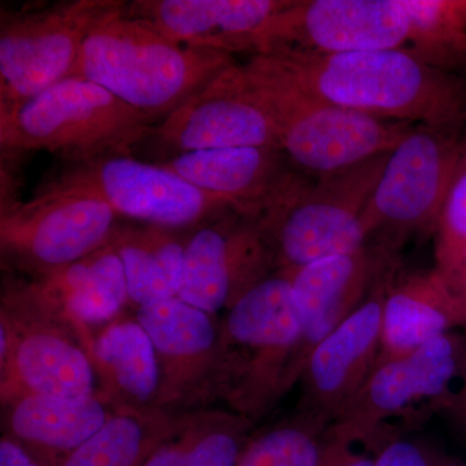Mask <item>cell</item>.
Returning a JSON list of instances; mask_svg holds the SVG:
<instances>
[{"label":"cell","mask_w":466,"mask_h":466,"mask_svg":"<svg viewBox=\"0 0 466 466\" xmlns=\"http://www.w3.org/2000/svg\"><path fill=\"white\" fill-rule=\"evenodd\" d=\"M150 139L175 156L240 147L279 149L271 116L238 63L159 121Z\"/></svg>","instance_id":"cell-14"},{"label":"cell","mask_w":466,"mask_h":466,"mask_svg":"<svg viewBox=\"0 0 466 466\" xmlns=\"http://www.w3.org/2000/svg\"><path fill=\"white\" fill-rule=\"evenodd\" d=\"M350 441L328 437L319 466H375V459L352 449Z\"/></svg>","instance_id":"cell-33"},{"label":"cell","mask_w":466,"mask_h":466,"mask_svg":"<svg viewBox=\"0 0 466 466\" xmlns=\"http://www.w3.org/2000/svg\"><path fill=\"white\" fill-rule=\"evenodd\" d=\"M462 354L464 342L450 332L406 357L377 361L357 398L328 428V437L350 443L370 440L413 401L444 397L461 373Z\"/></svg>","instance_id":"cell-17"},{"label":"cell","mask_w":466,"mask_h":466,"mask_svg":"<svg viewBox=\"0 0 466 466\" xmlns=\"http://www.w3.org/2000/svg\"><path fill=\"white\" fill-rule=\"evenodd\" d=\"M174 229L119 225L112 236L124 265L128 303L142 308L179 296L186 242Z\"/></svg>","instance_id":"cell-25"},{"label":"cell","mask_w":466,"mask_h":466,"mask_svg":"<svg viewBox=\"0 0 466 466\" xmlns=\"http://www.w3.org/2000/svg\"><path fill=\"white\" fill-rule=\"evenodd\" d=\"M254 422L232 410H208L207 424L183 466H236Z\"/></svg>","instance_id":"cell-30"},{"label":"cell","mask_w":466,"mask_h":466,"mask_svg":"<svg viewBox=\"0 0 466 466\" xmlns=\"http://www.w3.org/2000/svg\"><path fill=\"white\" fill-rule=\"evenodd\" d=\"M0 466H42L23 446L3 434L0 440Z\"/></svg>","instance_id":"cell-34"},{"label":"cell","mask_w":466,"mask_h":466,"mask_svg":"<svg viewBox=\"0 0 466 466\" xmlns=\"http://www.w3.org/2000/svg\"><path fill=\"white\" fill-rule=\"evenodd\" d=\"M157 352V408L177 412L218 398L220 320L179 297L135 312Z\"/></svg>","instance_id":"cell-16"},{"label":"cell","mask_w":466,"mask_h":466,"mask_svg":"<svg viewBox=\"0 0 466 466\" xmlns=\"http://www.w3.org/2000/svg\"><path fill=\"white\" fill-rule=\"evenodd\" d=\"M299 341L290 274L272 272L220 320L218 398L256 424L290 390Z\"/></svg>","instance_id":"cell-7"},{"label":"cell","mask_w":466,"mask_h":466,"mask_svg":"<svg viewBox=\"0 0 466 466\" xmlns=\"http://www.w3.org/2000/svg\"><path fill=\"white\" fill-rule=\"evenodd\" d=\"M126 7L119 0H73L2 12L0 109L25 103L72 76L88 35Z\"/></svg>","instance_id":"cell-8"},{"label":"cell","mask_w":466,"mask_h":466,"mask_svg":"<svg viewBox=\"0 0 466 466\" xmlns=\"http://www.w3.org/2000/svg\"><path fill=\"white\" fill-rule=\"evenodd\" d=\"M394 262V249L388 245H366L288 271L299 324L291 388L299 381L309 354L366 300L377 279Z\"/></svg>","instance_id":"cell-18"},{"label":"cell","mask_w":466,"mask_h":466,"mask_svg":"<svg viewBox=\"0 0 466 466\" xmlns=\"http://www.w3.org/2000/svg\"><path fill=\"white\" fill-rule=\"evenodd\" d=\"M192 186L231 205L236 213L254 219L290 167L280 150L240 147L180 153L161 162Z\"/></svg>","instance_id":"cell-21"},{"label":"cell","mask_w":466,"mask_h":466,"mask_svg":"<svg viewBox=\"0 0 466 466\" xmlns=\"http://www.w3.org/2000/svg\"><path fill=\"white\" fill-rule=\"evenodd\" d=\"M408 50L446 72L466 69V0H403Z\"/></svg>","instance_id":"cell-27"},{"label":"cell","mask_w":466,"mask_h":466,"mask_svg":"<svg viewBox=\"0 0 466 466\" xmlns=\"http://www.w3.org/2000/svg\"><path fill=\"white\" fill-rule=\"evenodd\" d=\"M275 272L253 219L226 210L187 238L179 299L217 317Z\"/></svg>","instance_id":"cell-13"},{"label":"cell","mask_w":466,"mask_h":466,"mask_svg":"<svg viewBox=\"0 0 466 466\" xmlns=\"http://www.w3.org/2000/svg\"><path fill=\"white\" fill-rule=\"evenodd\" d=\"M208 410H189L183 424L147 460L144 466H183L189 451L195 446L205 424Z\"/></svg>","instance_id":"cell-31"},{"label":"cell","mask_w":466,"mask_h":466,"mask_svg":"<svg viewBox=\"0 0 466 466\" xmlns=\"http://www.w3.org/2000/svg\"><path fill=\"white\" fill-rule=\"evenodd\" d=\"M288 0H137L126 14L143 18L168 38L195 48L250 52Z\"/></svg>","instance_id":"cell-19"},{"label":"cell","mask_w":466,"mask_h":466,"mask_svg":"<svg viewBox=\"0 0 466 466\" xmlns=\"http://www.w3.org/2000/svg\"><path fill=\"white\" fill-rule=\"evenodd\" d=\"M455 327H462L458 299L437 269L392 279L383 299L379 360L406 357Z\"/></svg>","instance_id":"cell-22"},{"label":"cell","mask_w":466,"mask_h":466,"mask_svg":"<svg viewBox=\"0 0 466 466\" xmlns=\"http://www.w3.org/2000/svg\"><path fill=\"white\" fill-rule=\"evenodd\" d=\"M236 466H240V465H236Z\"/></svg>","instance_id":"cell-38"},{"label":"cell","mask_w":466,"mask_h":466,"mask_svg":"<svg viewBox=\"0 0 466 466\" xmlns=\"http://www.w3.org/2000/svg\"><path fill=\"white\" fill-rule=\"evenodd\" d=\"M2 407L3 434L17 441L42 466H61L116 410L100 395L24 394Z\"/></svg>","instance_id":"cell-20"},{"label":"cell","mask_w":466,"mask_h":466,"mask_svg":"<svg viewBox=\"0 0 466 466\" xmlns=\"http://www.w3.org/2000/svg\"><path fill=\"white\" fill-rule=\"evenodd\" d=\"M50 187L95 196L119 218L174 231L196 228L233 210L228 202L201 191L161 164H148L131 155L73 165Z\"/></svg>","instance_id":"cell-11"},{"label":"cell","mask_w":466,"mask_h":466,"mask_svg":"<svg viewBox=\"0 0 466 466\" xmlns=\"http://www.w3.org/2000/svg\"><path fill=\"white\" fill-rule=\"evenodd\" d=\"M328 426L300 413L293 421L250 438L240 466H319L323 451L321 434Z\"/></svg>","instance_id":"cell-28"},{"label":"cell","mask_w":466,"mask_h":466,"mask_svg":"<svg viewBox=\"0 0 466 466\" xmlns=\"http://www.w3.org/2000/svg\"><path fill=\"white\" fill-rule=\"evenodd\" d=\"M186 415L161 408H116L103 428L61 466H144Z\"/></svg>","instance_id":"cell-26"},{"label":"cell","mask_w":466,"mask_h":466,"mask_svg":"<svg viewBox=\"0 0 466 466\" xmlns=\"http://www.w3.org/2000/svg\"><path fill=\"white\" fill-rule=\"evenodd\" d=\"M389 153L325 177L291 167L285 171L253 219L275 271H294L368 245L363 214Z\"/></svg>","instance_id":"cell-3"},{"label":"cell","mask_w":466,"mask_h":466,"mask_svg":"<svg viewBox=\"0 0 466 466\" xmlns=\"http://www.w3.org/2000/svg\"><path fill=\"white\" fill-rule=\"evenodd\" d=\"M465 144L459 130L416 125L383 165L363 214L368 236L394 249L413 233L435 232Z\"/></svg>","instance_id":"cell-9"},{"label":"cell","mask_w":466,"mask_h":466,"mask_svg":"<svg viewBox=\"0 0 466 466\" xmlns=\"http://www.w3.org/2000/svg\"><path fill=\"white\" fill-rule=\"evenodd\" d=\"M91 358L100 397L115 408H157L159 364L148 332L137 318L106 324L92 337Z\"/></svg>","instance_id":"cell-23"},{"label":"cell","mask_w":466,"mask_h":466,"mask_svg":"<svg viewBox=\"0 0 466 466\" xmlns=\"http://www.w3.org/2000/svg\"><path fill=\"white\" fill-rule=\"evenodd\" d=\"M446 281L458 299L460 311H461L462 327L466 328V266L459 274Z\"/></svg>","instance_id":"cell-35"},{"label":"cell","mask_w":466,"mask_h":466,"mask_svg":"<svg viewBox=\"0 0 466 466\" xmlns=\"http://www.w3.org/2000/svg\"><path fill=\"white\" fill-rule=\"evenodd\" d=\"M461 375L462 386L456 397L455 403L460 413H466V342H464V354H462Z\"/></svg>","instance_id":"cell-36"},{"label":"cell","mask_w":466,"mask_h":466,"mask_svg":"<svg viewBox=\"0 0 466 466\" xmlns=\"http://www.w3.org/2000/svg\"><path fill=\"white\" fill-rule=\"evenodd\" d=\"M118 218L95 196L47 186L33 200L2 204V258L27 278L50 275L106 245Z\"/></svg>","instance_id":"cell-10"},{"label":"cell","mask_w":466,"mask_h":466,"mask_svg":"<svg viewBox=\"0 0 466 466\" xmlns=\"http://www.w3.org/2000/svg\"><path fill=\"white\" fill-rule=\"evenodd\" d=\"M391 263L366 300L309 354L300 375V413L330 425L357 398L381 352L382 308L394 279Z\"/></svg>","instance_id":"cell-15"},{"label":"cell","mask_w":466,"mask_h":466,"mask_svg":"<svg viewBox=\"0 0 466 466\" xmlns=\"http://www.w3.org/2000/svg\"><path fill=\"white\" fill-rule=\"evenodd\" d=\"M435 260L446 280L466 266V144L438 218Z\"/></svg>","instance_id":"cell-29"},{"label":"cell","mask_w":466,"mask_h":466,"mask_svg":"<svg viewBox=\"0 0 466 466\" xmlns=\"http://www.w3.org/2000/svg\"><path fill=\"white\" fill-rule=\"evenodd\" d=\"M403 0H288L257 35L253 55H334L407 48Z\"/></svg>","instance_id":"cell-12"},{"label":"cell","mask_w":466,"mask_h":466,"mask_svg":"<svg viewBox=\"0 0 466 466\" xmlns=\"http://www.w3.org/2000/svg\"><path fill=\"white\" fill-rule=\"evenodd\" d=\"M242 67L271 116L279 150L294 170L308 177L339 173L391 152L416 126L319 99L259 55Z\"/></svg>","instance_id":"cell-5"},{"label":"cell","mask_w":466,"mask_h":466,"mask_svg":"<svg viewBox=\"0 0 466 466\" xmlns=\"http://www.w3.org/2000/svg\"><path fill=\"white\" fill-rule=\"evenodd\" d=\"M441 466H460V465L449 464V465H441Z\"/></svg>","instance_id":"cell-37"},{"label":"cell","mask_w":466,"mask_h":466,"mask_svg":"<svg viewBox=\"0 0 466 466\" xmlns=\"http://www.w3.org/2000/svg\"><path fill=\"white\" fill-rule=\"evenodd\" d=\"M375 466H434L431 456L420 444L397 441L386 444L375 459Z\"/></svg>","instance_id":"cell-32"},{"label":"cell","mask_w":466,"mask_h":466,"mask_svg":"<svg viewBox=\"0 0 466 466\" xmlns=\"http://www.w3.org/2000/svg\"><path fill=\"white\" fill-rule=\"evenodd\" d=\"M156 126L101 86L72 76L25 103L0 109V148L3 155L45 150L84 164L131 155Z\"/></svg>","instance_id":"cell-6"},{"label":"cell","mask_w":466,"mask_h":466,"mask_svg":"<svg viewBox=\"0 0 466 466\" xmlns=\"http://www.w3.org/2000/svg\"><path fill=\"white\" fill-rule=\"evenodd\" d=\"M319 99L377 118L461 131L466 81L408 48L314 55H259Z\"/></svg>","instance_id":"cell-1"},{"label":"cell","mask_w":466,"mask_h":466,"mask_svg":"<svg viewBox=\"0 0 466 466\" xmlns=\"http://www.w3.org/2000/svg\"><path fill=\"white\" fill-rule=\"evenodd\" d=\"M235 63L227 52L175 42L125 9L88 35L72 76L101 86L158 124Z\"/></svg>","instance_id":"cell-2"},{"label":"cell","mask_w":466,"mask_h":466,"mask_svg":"<svg viewBox=\"0 0 466 466\" xmlns=\"http://www.w3.org/2000/svg\"><path fill=\"white\" fill-rule=\"evenodd\" d=\"M91 330L75 323L33 279L8 275L0 299V398L100 395Z\"/></svg>","instance_id":"cell-4"},{"label":"cell","mask_w":466,"mask_h":466,"mask_svg":"<svg viewBox=\"0 0 466 466\" xmlns=\"http://www.w3.org/2000/svg\"><path fill=\"white\" fill-rule=\"evenodd\" d=\"M30 279L85 329L116 320L128 303L124 265L112 238L66 268Z\"/></svg>","instance_id":"cell-24"}]
</instances>
